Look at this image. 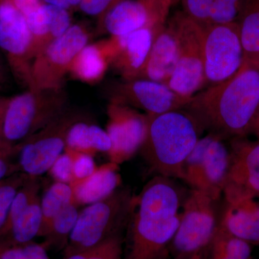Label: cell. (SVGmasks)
<instances>
[{
  "label": "cell",
  "mask_w": 259,
  "mask_h": 259,
  "mask_svg": "<svg viewBox=\"0 0 259 259\" xmlns=\"http://www.w3.org/2000/svg\"><path fill=\"white\" fill-rule=\"evenodd\" d=\"M259 109V67L243 63L234 76L191 97L183 110L209 134L226 139L250 134Z\"/></svg>",
  "instance_id": "6da1fadb"
},
{
  "label": "cell",
  "mask_w": 259,
  "mask_h": 259,
  "mask_svg": "<svg viewBox=\"0 0 259 259\" xmlns=\"http://www.w3.org/2000/svg\"><path fill=\"white\" fill-rule=\"evenodd\" d=\"M182 192L171 179L156 176L138 197L128 225L125 259H165L180 224Z\"/></svg>",
  "instance_id": "7a4b0ae2"
},
{
  "label": "cell",
  "mask_w": 259,
  "mask_h": 259,
  "mask_svg": "<svg viewBox=\"0 0 259 259\" xmlns=\"http://www.w3.org/2000/svg\"><path fill=\"white\" fill-rule=\"evenodd\" d=\"M147 115V135L140 150L143 158L158 176L183 180L184 164L203 128L183 109Z\"/></svg>",
  "instance_id": "3957f363"
},
{
  "label": "cell",
  "mask_w": 259,
  "mask_h": 259,
  "mask_svg": "<svg viewBox=\"0 0 259 259\" xmlns=\"http://www.w3.org/2000/svg\"><path fill=\"white\" fill-rule=\"evenodd\" d=\"M138 197L119 187L106 198L79 211L77 221L63 253L73 254L93 248L117 233H123L137 204Z\"/></svg>",
  "instance_id": "277c9868"
},
{
  "label": "cell",
  "mask_w": 259,
  "mask_h": 259,
  "mask_svg": "<svg viewBox=\"0 0 259 259\" xmlns=\"http://www.w3.org/2000/svg\"><path fill=\"white\" fill-rule=\"evenodd\" d=\"M64 91L28 88L10 97L5 112L3 139L25 141L67 110Z\"/></svg>",
  "instance_id": "5b68a950"
},
{
  "label": "cell",
  "mask_w": 259,
  "mask_h": 259,
  "mask_svg": "<svg viewBox=\"0 0 259 259\" xmlns=\"http://www.w3.org/2000/svg\"><path fill=\"white\" fill-rule=\"evenodd\" d=\"M171 18L178 34L180 53L176 68L166 84L180 96L190 99L205 85L203 26L181 10Z\"/></svg>",
  "instance_id": "8992f818"
},
{
  "label": "cell",
  "mask_w": 259,
  "mask_h": 259,
  "mask_svg": "<svg viewBox=\"0 0 259 259\" xmlns=\"http://www.w3.org/2000/svg\"><path fill=\"white\" fill-rule=\"evenodd\" d=\"M224 140L209 133L200 138L183 167V180L214 201L223 193L229 169L230 148Z\"/></svg>",
  "instance_id": "52a82bcc"
},
{
  "label": "cell",
  "mask_w": 259,
  "mask_h": 259,
  "mask_svg": "<svg viewBox=\"0 0 259 259\" xmlns=\"http://www.w3.org/2000/svg\"><path fill=\"white\" fill-rule=\"evenodd\" d=\"M90 40L88 29L72 25L60 37L48 44L32 61L31 82L29 88L61 90L65 76L74 58Z\"/></svg>",
  "instance_id": "ba28073f"
},
{
  "label": "cell",
  "mask_w": 259,
  "mask_h": 259,
  "mask_svg": "<svg viewBox=\"0 0 259 259\" xmlns=\"http://www.w3.org/2000/svg\"><path fill=\"white\" fill-rule=\"evenodd\" d=\"M214 202L197 190H192L186 199L180 224L171 243L177 258L196 257L210 244L219 226Z\"/></svg>",
  "instance_id": "9c48e42d"
},
{
  "label": "cell",
  "mask_w": 259,
  "mask_h": 259,
  "mask_svg": "<svg viewBox=\"0 0 259 259\" xmlns=\"http://www.w3.org/2000/svg\"><path fill=\"white\" fill-rule=\"evenodd\" d=\"M0 52L16 81L30 88L33 38L25 15L11 0H0Z\"/></svg>",
  "instance_id": "30bf717a"
},
{
  "label": "cell",
  "mask_w": 259,
  "mask_h": 259,
  "mask_svg": "<svg viewBox=\"0 0 259 259\" xmlns=\"http://www.w3.org/2000/svg\"><path fill=\"white\" fill-rule=\"evenodd\" d=\"M203 26V25H202ZM205 85L222 83L238 72L244 53L236 22L203 26Z\"/></svg>",
  "instance_id": "8fae6325"
},
{
  "label": "cell",
  "mask_w": 259,
  "mask_h": 259,
  "mask_svg": "<svg viewBox=\"0 0 259 259\" xmlns=\"http://www.w3.org/2000/svg\"><path fill=\"white\" fill-rule=\"evenodd\" d=\"M84 119L81 112L69 110L25 140L20 149V165L30 177L49 172L66 149V136L71 125Z\"/></svg>",
  "instance_id": "7c38bea8"
},
{
  "label": "cell",
  "mask_w": 259,
  "mask_h": 259,
  "mask_svg": "<svg viewBox=\"0 0 259 259\" xmlns=\"http://www.w3.org/2000/svg\"><path fill=\"white\" fill-rule=\"evenodd\" d=\"M107 117L106 131L112 144L107 154L110 162L121 164L142 148L147 135L148 115L134 107L110 102Z\"/></svg>",
  "instance_id": "4fadbf2b"
},
{
  "label": "cell",
  "mask_w": 259,
  "mask_h": 259,
  "mask_svg": "<svg viewBox=\"0 0 259 259\" xmlns=\"http://www.w3.org/2000/svg\"><path fill=\"white\" fill-rule=\"evenodd\" d=\"M223 194L227 203L259 199V140L232 139Z\"/></svg>",
  "instance_id": "5bb4252c"
},
{
  "label": "cell",
  "mask_w": 259,
  "mask_h": 259,
  "mask_svg": "<svg viewBox=\"0 0 259 259\" xmlns=\"http://www.w3.org/2000/svg\"><path fill=\"white\" fill-rule=\"evenodd\" d=\"M110 97V102L140 109L150 115L182 110L191 99L177 95L166 83L146 79H123L113 83Z\"/></svg>",
  "instance_id": "9a60e30c"
},
{
  "label": "cell",
  "mask_w": 259,
  "mask_h": 259,
  "mask_svg": "<svg viewBox=\"0 0 259 259\" xmlns=\"http://www.w3.org/2000/svg\"><path fill=\"white\" fill-rule=\"evenodd\" d=\"M175 0H122L101 18L110 36H120L146 27L163 25Z\"/></svg>",
  "instance_id": "2e32d148"
},
{
  "label": "cell",
  "mask_w": 259,
  "mask_h": 259,
  "mask_svg": "<svg viewBox=\"0 0 259 259\" xmlns=\"http://www.w3.org/2000/svg\"><path fill=\"white\" fill-rule=\"evenodd\" d=\"M165 25L146 27L104 40L110 65L123 79H139L155 38Z\"/></svg>",
  "instance_id": "e0dca14e"
},
{
  "label": "cell",
  "mask_w": 259,
  "mask_h": 259,
  "mask_svg": "<svg viewBox=\"0 0 259 259\" xmlns=\"http://www.w3.org/2000/svg\"><path fill=\"white\" fill-rule=\"evenodd\" d=\"M180 42L175 24L171 18L158 32L139 79L166 83L176 68Z\"/></svg>",
  "instance_id": "ac0fdd59"
},
{
  "label": "cell",
  "mask_w": 259,
  "mask_h": 259,
  "mask_svg": "<svg viewBox=\"0 0 259 259\" xmlns=\"http://www.w3.org/2000/svg\"><path fill=\"white\" fill-rule=\"evenodd\" d=\"M219 226L249 244L259 245V199L228 203Z\"/></svg>",
  "instance_id": "d6986e66"
},
{
  "label": "cell",
  "mask_w": 259,
  "mask_h": 259,
  "mask_svg": "<svg viewBox=\"0 0 259 259\" xmlns=\"http://www.w3.org/2000/svg\"><path fill=\"white\" fill-rule=\"evenodd\" d=\"M118 165L109 162L98 167L91 176L71 184L75 202L89 205L106 198L120 187Z\"/></svg>",
  "instance_id": "ffe728a7"
},
{
  "label": "cell",
  "mask_w": 259,
  "mask_h": 259,
  "mask_svg": "<svg viewBox=\"0 0 259 259\" xmlns=\"http://www.w3.org/2000/svg\"><path fill=\"white\" fill-rule=\"evenodd\" d=\"M181 11L199 25H218L236 22L242 0H175Z\"/></svg>",
  "instance_id": "44dd1931"
},
{
  "label": "cell",
  "mask_w": 259,
  "mask_h": 259,
  "mask_svg": "<svg viewBox=\"0 0 259 259\" xmlns=\"http://www.w3.org/2000/svg\"><path fill=\"white\" fill-rule=\"evenodd\" d=\"M110 66V56L103 40L85 46L71 63L69 74L81 82L95 84L103 79Z\"/></svg>",
  "instance_id": "7402d4cb"
},
{
  "label": "cell",
  "mask_w": 259,
  "mask_h": 259,
  "mask_svg": "<svg viewBox=\"0 0 259 259\" xmlns=\"http://www.w3.org/2000/svg\"><path fill=\"white\" fill-rule=\"evenodd\" d=\"M112 147L110 136L100 126L86 121H77L66 136V149L93 156L97 152L109 153Z\"/></svg>",
  "instance_id": "603a6c76"
},
{
  "label": "cell",
  "mask_w": 259,
  "mask_h": 259,
  "mask_svg": "<svg viewBox=\"0 0 259 259\" xmlns=\"http://www.w3.org/2000/svg\"><path fill=\"white\" fill-rule=\"evenodd\" d=\"M236 23L244 61L259 67V0H242Z\"/></svg>",
  "instance_id": "cb8c5ba5"
},
{
  "label": "cell",
  "mask_w": 259,
  "mask_h": 259,
  "mask_svg": "<svg viewBox=\"0 0 259 259\" xmlns=\"http://www.w3.org/2000/svg\"><path fill=\"white\" fill-rule=\"evenodd\" d=\"M74 202L72 186L59 182L52 184L40 197L42 223L38 237L44 238L57 214L66 206Z\"/></svg>",
  "instance_id": "d4e9b609"
},
{
  "label": "cell",
  "mask_w": 259,
  "mask_h": 259,
  "mask_svg": "<svg viewBox=\"0 0 259 259\" xmlns=\"http://www.w3.org/2000/svg\"><path fill=\"white\" fill-rule=\"evenodd\" d=\"M79 205L72 202L63 209L51 223L42 244L47 250L64 251L69 241L79 213Z\"/></svg>",
  "instance_id": "484cf974"
},
{
  "label": "cell",
  "mask_w": 259,
  "mask_h": 259,
  "mask_svg": "<svg viewBox=\"0 0 259 259\" xmlns=\"http://www.w3.org/2000/svg\"><path fill=\"white\" fill-rule=\"evenodd\" d=\"M41 223L40 197L38 196L18 218L10 223L12 241L18 246L32 242L35 237L39 236Z\"/></svg>",
  "instance_id": "4316f807"
},
{
  "label": "cell",
  "mask_w": 259,
  "mask_h": 259,
  "mask_svg": "<svg viewBox=\"0 0 259 259\" xmlns=\"http://www.w3.org/2000/svg\"><path fill=\"white\" fill-rule=\"evenodd\" d=\"M213 258L226 257L238 259H250V244L241 238L233 236L218 226L210 243Z\"/></svg>",
  "instance_id": "83f0119b"
},
{
  "label": "cell",
  "mask_w": 259,
  "mask_h": 259,
  "mask_svg": "<svg viewBox=\"0 0 259 259\" xmlns=\"http://www.w3.org/2000/svg\"><path fill=\"white\" fill-rule=\"evenodd\" d=\"M123 243L122 233H117L93 248L65 255L63 259H122Z\"/></svg>",
  "instance_id": "f1b7e54d"
},
{
  "label": "cell",
  "mask_w": 259,
  "mask_h": 259,
  "mask_svg": "<svg viewBox=\"0 0 259 259\" xmlns=\"http://www.w3.org/2000/svg\"><path fill=\"white\" fill-rule=\"evenodd\" d=\"M0 259H51L42 243L34 242L3 250Z\"/></svg>",
  "instance_id": "f546056e"
},
{
  "label": "cell",
  "mask_w": 259,
  "mask_h": 259,
  "mask_svg": "<svg viewBox=\"0 0 259 259\" xmlns=\"http://www.w3.org/2000/svg\"><path fill=\"white\" fill-rule=\"evenodd\" d=\"M55 182L71 184L74 181L73 174V155L70 150L65 151L56 160L49 171Z\"/></svg>",
  "instance_id": "4dcf8cb0"
},
{
  "label": "cell",
  "mask_w": 259,
  "mask_h": 259,
  "mask_svg": "<svg viewBox=\"0 0 259 259\" xmlns=\"http://www.w3.org/2000/svg\"><path fill=\"white\" fill-rule=\"evenodd\" d=\"M71 151L73 155V174L74 177L73 182L85 180L93 175L97 168L93 156L85 153Z\"/></svg>",
  "instance_id": "1f68e13d"
},
{
  "label": "cell",
  "mask_w": 259,
  "mask_h": 259,
  "mask_svg": "<svg viewBox=\"0 0 259 259\" xmlns=\"http://www.w3.org/2000/svg\"><path fill=\"white\" fill-rule=\"evenodd\" d=\"M122 0H81L79 8L85 14L102 18Z\"/></svg>",
  "instance_id": "d6a6232c"
},
{
  "label": "cell",
  "mask_w": 259,
  "mask_h": 259,
  "mask_svg": "<svg viewBox=\"0 0 259 259\" xmlns=\"http://www.w3.org/2000/svg\"><path fill=\"white\" fill-rule=\"evenodd\" d=\"M17 192L18 191L14 185L8 184L0 186V229L4 226Z\"/></svg>",
  "instance_id": "836d02e7"
},
{
  "label": "cell",
  "mask_w": 259,
  "mask_h": 259,
  "mask_svg": "<svg viewBox=\"0 0 259 259\" xmlns=\"http://www.w3.org/2000/svg\"><path fill=\"white\" fill-rule=\"evenodd\" d=\"M81 1V0H44L46 4L59 7L66 10L79 6Z\"/></svg>",
  "instance_id": "e575fe53"
},
{
  "label": "cell",
  "mask_w": 259,
  "mask_h": 259,
  "mask_svg": "<svg viewBox=\"0 0 259 259\" xmlns=\"http://www.w3.org/2000/svg\"><path fill=\"white\" fill-rule=\"evenodd\" d=\"M10 97L0 96V136L3 138V126H4V120L5 112L8 107V102Z\"/></svg>",
  "instance_id": "d590c367"
},
{
  "label": "cell",
  "mask_w": 259,
  "mask_h": 259,
  "mask_svg": "<svg viewBox=\"0 0 259 259\" xmlns=\"http://www.w3.org/2000/svg\"><path fill=\"white\" fill-rule=\"evenodd\" d=\"M7 66H8V65L5 64L3 54L0 52V88L4 86L5 83L6 82L7 78H8Z\"/></svg>",
  "instance_id": "8d00e7d4"
},
{
  "label": "cell",
  "mask_w": 259,
  "mask_h": 259,
  "mask_svg": "<svg viewBox=\"0 0 259 259\" xmlns=\"http://www.w3.org/2000/svg\"><path fill=\"white\" fill-rule=\"evenodd\" d=\"M250 133H253V134H255L259 140V109L256 115L255 116L253 124H252Z\"/></svg>",
  "instance_id": "74e56055"
},
{
  "label": "cell",
  "mask_w": 259,
  "mask_h": 259,
  "mask_svg": "<svg viewBox=\"0 0 259 259\" xmlns=\"http://www.w3.org/2000/svg\"><path fill=\"white\" fill-rule=\"evenodd\" d=\"M8 171V165H7L5 160L0 157V181L3 180V177L6 175Z\"/></svg>",
  "instance_id": "f35d334b"
},
{
  "label": "cell",
  "mask_w": 259,
  "mask_h": 259,
  "mask_svg": "<svg viewBox=\"0 0 259 259\" xmlns=\"http://www.w3.org/2000/svg\"><path fill=\"white\" fill-rule=\"evenodd\" d=\"M212 259H238V258H226V257H218V258H213Z\"/></svg>",
  "instance_id": "ab89813d"
}]
</instances>
